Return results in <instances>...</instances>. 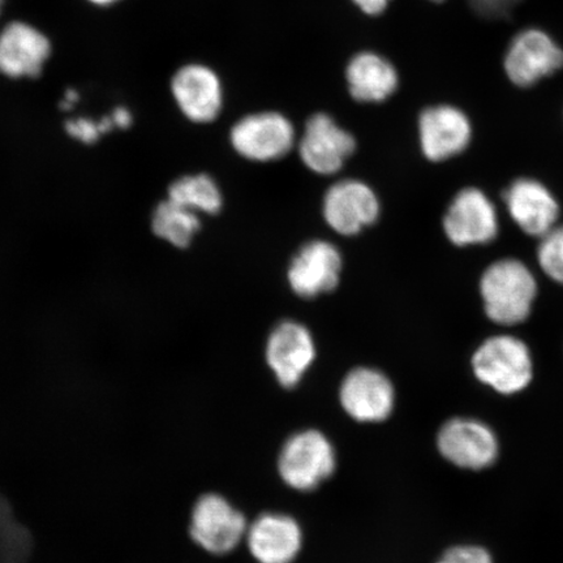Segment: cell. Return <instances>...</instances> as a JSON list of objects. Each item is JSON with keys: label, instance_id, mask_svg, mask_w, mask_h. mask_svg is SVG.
I'll return each mask as SVG.
<instances>
[{"label": "cell", "instance_id": "6da1fadb", "mask_svg": "<svg viewBox=\"0 0 563 563\" xmlns=\"http://www.w3.org/2000/svg\"><path fill=\"white\" fill-rule=\"evenodd\" d=\"M278 481L297 495H311L332 482L340 468V450L325 429L306 426L288 433L277 450Z\"/></svg>", "mask_w": 563, "mask_h": 563}, {"label": "cell", "instance_id": "7a4b0ae2", "mask_svg": "<svg viewBox=\"0 0 563 563\" xmlns=\"http://www.w3.org/2000/svg\"><path fill=\"white\" fill-rule=\"evenodd\" d=\"M250 520L234 499L220 490H206L189 508L187 537L203 554L228 558L244 545Z\"/></svg>", "mask_w": 563, "mask_h": 563}, {"label": "cell", "instance_id": "3957f363", "mask_svg": "<svg viewBox=\"0 0 563 563\" xmlns=\"http://www.w3.org/2000/svg\"><path fill=\"white\" fill-rule=\"evenodd\" d=\"M336 404L354 424L376 427L393 417L397 390L385 372L371 365L350 368L336 385Z\"/></svg>", "mask_w": 563, "mask_h": 563}, {"label": "cell", "instance_id": "277c9868", "mask_svg": "<svg viewBox=\"0 0 563 563\" xmlns=\"http://www.w3.org/2000/svg\"><path fill=\"white\" fill-rule=\"evenodd\" d=\"M485 313L498 325L522 323L537 298V280L518 260H501L488 267L481 282Z\"/></svg>", "mask_w": 563, "mask_h": 563}, {"label": "cell", "instance_id": "5b68a950", "mask_svg": "<svg viewBox=\"0 0 563 563\" xmlns=\"http://www.w3.org/2000/svg\"><path fill=\"white\" fill-rule=\"evenodd\" d=\"M264 357L273 382L282 390H298L317 361L314 336L305 323L282 321L266 338Z\"/></svg>", "mask_w": 563, "mask_h": 563}, {"label": "cell", "instance_id": "8992f818", "mask_svg": "<svg viewBox=\"0 0 563 563\" xmlns=\"http://www.w3.org/2000/svg\"><path fill=\"white\" fill-rule=\"evenodd\" d=\"M244 549L255 563H297L306 548V528L297 514L265 509L250 520Z\"/></svg>", "mask_w": 563, "mask_h": 563}, {"label": "cell", "instance_id": "52a82bcc", "mask_svg": "<svg viewBox=\"0 0 563 563\" xmlns=\"http://www.w3.org/2000/svg\"><path fill=\"white\" fill-rule=\"evenodd\" d=\"M473 368L478 382L505 396L525 390L533 375L530 350L510 335H496L485 341L474 354Z\"/></svg>", "mask_w": 563, "mask_h": 563}, {"label": "cell", "instance_id": "ba28073f", "mask_svg": "<svg viewBox=\"0 0 563 563\" xmlns=\"http://www.w3.org/2000/svg\"><path fill=\"white\" fill-rule=\"evenodd\" d=\"M563 68V48L540 27H527L510 42L504 58L514 87L531 89Z\"/></svg>", "mask_w": 563, "mask_h": 563}, {"label": "cell", "instance_id": "9c48e42d", "mask_svg": "<svg viewBox=\"0 0 563 563\" xmlns=\"http://www.w3.org/2000/svg\"><path fill=\"white\" fill-rule=\"evenodd\" d=\"M231 145L242 157L256 162L284 158L295 144L290 119L277 111L250 114L236 122L230 132Z\"/></svg>", "mask_w": 563, "mask_h": 563}, {"label": "cell", "instance_id": "30bf717a", "mask_svg": "<svg viewBox=\"0 0 563 563\" xmlns=\"http://www.w3.org/2000/svg\"><path fill=\"white\" fill-rule=\"evenodd\" d=\"M172 93L183 115L194 123H211L221 114L224 102L221 77L203 63H187L176 70Z\"/></svg>", "mask_w": 563, "mask_h": 563}, {"label": "cell", "instance_id": "8fae6325", "mask_svg": "<svg viewBox=\"0 0 563 563\" xmlns=\"http://www.w3.org/2000/svg\"><path fill=\"white\" fill-rule=\"evenodd\" d=\"M356 151V140L325 112L308 119L299 144V154L309 170L333 175Z\"/></svg>", "mask_w": 563, "mask_h": 563}, {"label": "cell", "instance_id": "7c38bea8", "mask_svg": "<svg viewBox=\"0 0 563 563\" xmlns=\"http://www.w3.org/2000/svg\"><path fill=\"white\" fill-rule=\"evenodd\" d=\"M438 448L446 461L466 470L487 468L498 456L495 432L475 419L446 421L440 429Z\"/></svg>", "mask_w": 563, "mask_h": 563}, {"label": "cell", "instance_id": "4fadbf2b", "mask_svg": "<svg viewBox=\"0 0 563 563\" xmlns=\"http://www.w3.org/2000/svg\"><path fill=\"white\" fill-rule=\"evenodd\" d=\"M379 201L365 183L346 179L329 188L323 199V218L338 234L357 235L378 220Z\"/></svg>", "mask_w": 563, "mask_h": 563}, {"label": "cell", "instance_id": "5bb4252c", "mask_svg": "<svg viewBox=\"0 0 563 563\" xmlns=\"http://www.w3.org/2000/svg\"><path fill=\"white\" fill-rule=\"evenodd\" d=\"M340 250L325 241H312L301 246L288 267L287 278L292 291L302 299H313L332 292L340 285L342 272Z\"/></svg>", "mask_w": 563, "mask_h": 563}, {"label": "cell", "instance_id": "9a60e30c", "mask_svg": "<svg viewBox=\"0 0 563 563\" xmlns=\"http://www.w3.org/2000/svg\"><path fill=\"white\" fill-rule=\"evenodd\" d=\"M470 119L453 104L429 106L419 117L421 151L428 159L441 162L462 153L470 144Z\"/></svg>", "mask_w": 563, "mask_h": 563}, {"label": "cell", "instance_id": "2e32d148", "mask_svg": "<svg viewBox=\"0 0 563 563\" xmlns=\"http://www.w3.org/2000/svg\"><path fill=\"white\" fill-rule=\"evenodd\" d=\"M51 55V40L24 21H12L0 32V74L10 79H35Z\"/></svg>", "mask_w": 563, "mask_h": 563}, {"label": "cell", "instance_id": "e0dca14e", "mask_svg": "<svg viewBox=\"0 0 563 563\" xmlns=\"http://www.w3.org/2000/svg\"><path fill=\"white\" fill-rule=\"evenodd\" d=\"M443 230L457 246L489 243L498 232L496 208L478 189H463L443 218Z\"/></svg>", "mask_w": 563, "mask_h": 563}, {"label": "cell", "instance_id": "ac0fdd59", "mask_svg": "<svg viewBox=\"0 0 563 563\" xmlns=\"http://www.w3.org/2000/svg\"><path fill=\"white\" fill-rule=\"evenodd\" d=\"M349 93L356 102L382 103L397 93L399 70L385 54L362 51L352 55L344 69Z\"/></svg>", "mask_w": 563, "mask_h": 563}, {"label": "cell", "instance_id": "d6986e66", "mask_svg": "<svg viewBox=\"0 0 563 563\" xmlns=\"http://www.w3.org/2000/svg\"><path fill=\"white\" fill-rule=\"evenodd\" d=\"M505 201L512 220L528 235L543 236L558 222L559 203L537 180H517L506 192Z\"/></svg>", "mask_w": 563, "mask_h": 563}, {"label": "cell", "instance_id": "ffe728a7", "mask_svg": "<svg viewBox=\"0 0 563 563\" xmlns=\"http://www.w3.org/2000/svg\"><path fill=\"white\" fill-rule=\"evenodd\" d=\"M168 199L179 206L201 213H220L223 197L220 187L211 176L197 174L176 179L168 188Z\"/></svg>", "mask_w": 563, "mask_h": 563}, {"label": "cell", "instance_id": "44dd1931", "mask_svg": "<svg viewBox=\"0 0 563 563\" xmlns=\"http://www.w3.org/2000/svg\"><path fill=\"white\" fill-rule=\"evenodd\" d=\"M201 228L196 211L168 199L154 210L152 229L154 234L178 249H187Z\"/></svg>", "mask_w": 563, "mask_h": 563}, {"label": "cell", "instance_id": "7402d4cb", "mask_svg": "<svg viewBox=\"0 0 563 563\" xmlns=\"http://www.w3.org/2000/svg\"><path fill=\"white\" fill-rule=\"evenodd\" d=\"M538 258L547 276L563 285V228H553L541 236Z\"/></svg>", "mask_w": 563, "mask_h": 563}, {"label": "cell", "instance_id": "603a6c76", "mask_svg": "<svg viewBox=\"0 0 563 563\" xmlns=\"http://www.w3.org/2000/svg\"><path fill=\"white\" fill-rule=\"evenodd\" d=\"M115 126L111 118H106L101 122L89 121V119H77L66 124V130L69 136L80 140L81 143L93 144L102 135Z\"/></svg>", "mask_w": 563, "mask_h": 563}, {"label": "cell", "instance_id": "cb8c5ba5", "mask_svg": "<svg viewBox=\"0 0 563 563\" xmlns=\"http://www.w3.org/2000/svg\"><path fill=\"white\" fill-rule=\"evenodd\" d=\"M438 563H493L485 549L475 545H462L449 549Z\"/></svg>", "mask_w": 563, "mask_h": 563}, {"label": "cell", "instance_id": "d4e9b609", "mask_svg": "<svg viewBox=\"0 0 563 563\" xmlns=\"http://www.w3.org/2000/svg\"><path fill=\"white\" fill-rule=\"evenodd\" d=\"M357 7L363 15L368 18H379L385 15L394 3V0H351Z\"/></svg>", "mask_w": 563, "mask_h": 563}, {"label": "cell", "instance_id": "484cf974", "mask_svg": "<svg viewBox=\"0 0 563 563\" xmlns=\"http://www.w3.org/2000/svg\"><path fill=\"white\" fill-rule=\"evenodd\" d=\"M112 121H114L115 126H121V129H126L132 123V114L125 108H119L112 114Z\"/></svg>", "mask_w": 563, "mask_h": 563}, {"label": "cell", "instance_id": "4316f807", "mask_svg": "<svg viewBox=\"0 0 563 563\" xmlns=\"http://www.w3.org/2000/svg\"><path fill=\"white\" fill-rule=\"evenodd\" d=\"M79 100V93H77L76 90L70 89L66 93V100L65 102H62V109H70Z\"/></svg>", "mask_w": 563, "mask_h": 563}, {"label": "cell", "instance_id": "83f0119b", "mask_svg": "<svg viewBox=\"0 0 563 563\" xmlns=\"http://www.w3.org/2000/svg\"><path fill=\"white\" fill-rule=\"evenodd\" d=\"M88 2L97 7H110L112 4L121 2V0H88Z\"/></svg>", "mask_w": 563, "mask_h": 563}, {"label": "cell", "instance_id": "f1b7e54d", "mask_svg": "<svg viewBox=\"0 0 563 563\" xmlns=\"http://www.w3.org/2000/svg\"><path fill=\"white\" fill-rule=\"evenodd\" d=\"M429 2H433V3H442L443 0H429Z\"/></svg>", "mask_w": 563, "mask_h": 563}, {"label": "cell", "instance_id": "f546056e", "mask_svg": "<svg viewBox=\"0 0 563 563\" xmlns=\"http://www.w3.org/2000/svg\"><path fill=\"white\" fill-rule=\"evenodd\" d=\"M3 0H0V12H2Z\"/></svg>", "mask_w": 563, "mask_h": 563}]
</instances>
